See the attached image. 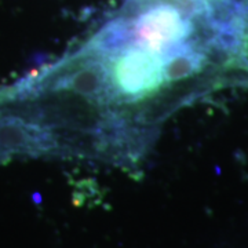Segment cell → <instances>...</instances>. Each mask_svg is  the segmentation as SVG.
I'll list each match as a JSON object with an SVG mask.
<instances>
[{
    "label": "cell",
    "mask_w": 248,
    "mask_h": 248,
    "mask_svg": "<svg viewBox=\"0 0 248 248\" xmlns=\"http://www.w3.org/2000/svg\"><path fill=\"white\" fill-rule=\"evenodd\" d=\"M192 1H199V3H215V1H221V0H192Z\"/></svg>",
    "instance_id": "cell-1"
}]
</instances>
